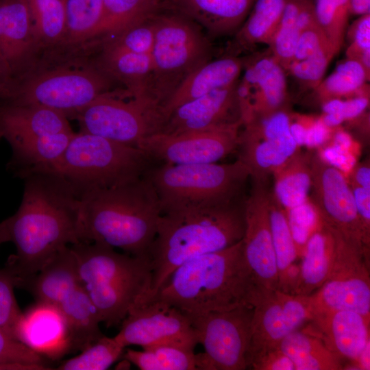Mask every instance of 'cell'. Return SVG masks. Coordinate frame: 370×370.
<instances>
[{
    "mask_svg": "<svg viewBox=\"0 0 370 370\" xmlns=\"http://www.w3.org/2000/svg\"><path fill=\"white\" fill-rule=\"evenodd\" d=\"M244 61L245 57L223 55L202 64L182 83L161 108L162 121L179 106L236 83L242 74Z\"/></svg>",
    "mask_w": 370,
    "mask_h": 370,
    "instance_id": "cb8c5ba5",
    "label": "cell"
},
{
    "mask_svg": "<svg viewBox=\"0 0 370 370\" xmlns=\"http://www.w3.org/2000/svg\"><path fill=\"white\" fill-rule=\"evenodd\" d=\"M369 353H370V343H369L356 362V369L369 370L370 369V361H369Z\"/></svg>",
    "mask_w": 370,
    "mask_h": 370,
    "instance_id": "6125c7cd",
    "label": "cell"
},
{
    "mask_svg": "<svg viewBox=\"0 0 370 370\" xmlns=\"http://www.w3.org/2000/svg\"><path fill=\"white\" fill-rule=\"evenodd\" d=\"M2 138H3L2 134H1V131H0V140H1Z\"/></svg>",
    "mask_w": 370,
    "mask_h": 370,
    "instance_id": "e7e4bbea",
    "label": "cell"
},
{
    "mask_svg": "<svg viewBox=\"0 0 370 370\" xmlns=\"http://www.w3.org/2000/svg\"><path fill=\"white\" fill-rule=\"evenodd\" d=\"M245 199L243 255L258 294L278 289V274L269 210L267 182L252 180Z\"/></svg>",
    "mask_w": 370,
    "mask_h": 370,
    "instance_id": "ac0fdd59",
    "label": "cell"
},
{
    "mask_svg": "<svg viewBox=\"0 0 370 370\" xmlns=\"http://www.w3.org/2000/svg\"><path fill=\"white\" fill-rule=\"evenodd\" d=\"M66 32L64 48L95 44L103 17V0H64Z\"/></svg>",
    "mask_w": 370,
    "mask_h": 370,
    "instance_id": "74e56055",
    "label": "cell"
},
{
    "mask_svg": "<svg viewBox=\"0 0 370 370\" xmlns=\"http://www.w3.org/2000/svg\"><path fill=\"white\" fill-rule=\"evenodd\" d=\"M326 226L333 237V257L327 280L309 296L314 314L349 310L370 318V256L359 245Z\"/></svg>",
    "mask_w": 370,
    "mask_h": 370,
    "instance_id": "7c38bea8",
    "label": "cell"
},
{
    "mask_svg": "<svg viewBox=\"0 0 370 370\" xmlns=\"http://www.w3.org/2000/svg\"><path fill=\"white\" fill-rule=\"evenodd\" d=\"M125 347L114 337L101 336L81 353L66 360L56 368L58 370H105L123 354Z\"/></svg>",
    "mask_w": 370,
    "mask_h": 370,
    "instance_id": "b9f144b4",
    "label": "cell"
},
{
    "mask_svg": "<svg viewBox=\"0 0 370 370\" xmlns=\"http://www.w3.org/2000/svg\"><path fill=\"white\" fill-rule=\"evenodd\" d=\"M268 210L278 274V290L293 294L299 272V258L285 209L269 191Z\"/></svg>",
    "mask_w": 370,
    "mask_h": 370,
    "instance_id": "4dcf8cb0",
    "label": "cell"
},
{
    "mask_svg": "<svg viewBox=\"0 0 370 370\" xmlns=\"http://www.w3.org/2000/svg\"><path fill=\"white\" fill-rule=\"evenodd\" d=\"M158 197L161 213L229 203L246 196L250 178L239 159L228 164L153 165L147 173Z\"/></svg>",
    "mask_w": 370,
    "mask_h": 370,
    "instance_id": "ba28073f",
    "label": "cell"
},
{
    "mask_svg": "<svg viewBox=\"0 0 370 370\" xmlns=\"http://www.w3.org/2000/svg\"><path fill=\"white\" fill-rule=\"evenodd\" d=\"M158 358L162 370H195V354L189 349L168 344L147 347Z\"/></svg>",
    "mask_w": 370,
    "mask_h": 370,
    "instance_id": "c3c4849f",
    "label": "cell"
},
{
    "mask_svg": "<svg viewBox=\"0 0 370 370\" xmlns=\"http://www.w3.org/2000/svg\"><path fill=\"white\" fill-rule=\"evenodd\" d=\"M257 294L241 240L185 262L151 299L164 301L185 314H199L253 304Z\"/></svg>",
    "mask_w": 370,
    "mask_h": 370,
    "instance_id": "5b68a950",
    "label": "cell"
},
{
    "mask_svg": "<svg viewBox=\"0 0 370 370\" xmlns=\"http://www.w3.org/2000/svg\"><path fill=\"white\" fill-rule=\"evenodd\" d=\"M335 128L326 126L321 116H312L306 130L304 146L310 149L321 147L330 140Z\"/></svg>",
    "mask_w": 370,
    "mask_h": 370,
    "instance_id": "11a10c76",
    "label": "cell"
},
{
    "mask_svg": "<svg viewBox=\"0 0 370 370\" xmlns=\"http://www.w3.org/2000/svg\"><path fill=\"white\" fill-rule=\"evenodd\" d=\"M238 82L179 106L164 117L157 134L176 135L243 123Z\"/></svg>",
    "mask_w": 370,
    "mask_h": 370,
    "instance_id": "44dd1931",
    "label": "cell"
},
{
    "mask_svg": "<svg viewBox=\"0 0 370 370\" xmlns=\"http://www.w3.org/2000/svg\"><path fill=\"white\" fill-rule=\"evenodd\" d=\"M286 0H256L223 55L240 56L259 45H269L279 24Z\"/></svg>",
    "mask_w": 370,
    "mask_h": 370,
    "instance_id": "f1b7e54d",
    "label": "cell"
},
{
    "mask_svg": "<svg viewBox=\"0 0 370 370\" xmlns=\"http://www.w3.org/2000/svg\"><path fill=\"white\" fill-rule=\"evenodd\" d=\"M68 328L71 351H82L103 336L92 301L79 286L59 305Z\"/></svg>",
    "mask_w": 370,
    "mask_h": 370,
    "instance_id": "836d02e7",
    "label": "cell"
},
{
    "mask_svg": "<svg viewBox=\"0 0 370 370\" xmlns=\"http://www.w3.org/2000/svg\"><path fill=\"white\" fill-rule=\"evenodd\" d=\"M256 0H171L173 9L184 14L212 37L234 35Z\"/></svg>",
    "mask_w": 370,
    "mask_h": 370,
    "instance_id": "d4e9b609",
    "label": "cell"
},
{
    "mask_svg": "<svg viewBox=\"0 0 370 370\" xmlns=\"http://www.w3.org/2000/svg\"><path fill=\"white\" fill-rule=\"evenodd\" d=\"M349 184L370 189V167L367 162L356 164L347 176Z\"/></svg>",
    "mask_w": 370,
    "mask_h": 370,
    "instance_id": "6f0895ef",
    "label": "cell"
},
{
    "mask_svg": "<svg viewBox=\"0 0 370 370\" xmlns=\"http://www.w3.org/2000/svg\"><path fill=\"white\" fill-rule=\"evenodd\" d=\"M333 251L332 233L322 221L305 245L293 295L310 296L323 285L330 271Z\"/></svg>",
    "mask_w": 370,
    "mask_h": 370,
    "instance_id": "f546056e",
    "label": "cell"
},
{
    "mask_svg": "<svg viewBox=\"0 0 370 370\" xmlns=\"http://www.w3.org/2000/svg\"><path fill=\"white\" fill-rule=\"evenodd\" d=\"M74 134L65 132L9 141L12 156L7 168L23 180L37 173L54 172Z\"/></svg>",
    "mask_w": 370,
    "mask_h": 370,
    "instance_id": "484cf974",
    "label": "cell"
},
{
    "mask_svg": "<svg viewBox=\"0 0 370 370\" xmlns=\"http://www.w3.org/2000/svg\"><path fill=\"white\" fill-rule=\"evenodd\" d=\"M114 336L125 347L143 348L156 345H173L194 351L199 343L187 316L177 308L157 299L133 306L121 322Z\"/></svg>",
    "mask_w": 370,
    "mask_h": 370,
    "instance_id": "2e32d148",
    "label": "cell"
},
{
    "mask_svg": "<svg viewBox=\"0 0 370 370\" xmlns=\"http://www.w3.org/2000/svg\"><path fill=\"white\" fill-rule=\"evenodd\" d=\"M365 241L370 247V189L349 184Z\"/></svg>",
    "mask_w": 370,
    "mask_h": 370,
    "instance_id": "f5cc1de1",
    "label": "cell"
},
{
    "mask_svg": "<svg viewBox=\"0 0 370 370\" xmlns=\"http://www.w3.org/2000/svg\"><path fill=\"white\" fill-rule=\"evenodd\" d=\"M336 54L330 48L322 49L306 59L293 62L286 72L301 84L314 90L323 79L327 68Z\"/></svg>",
    "mask_w": 370,
    "mask_h": 370,
    "instance_id": "bcb514c9",
    "label": "cell"
},
{
    "mask_svg": "<svg viewBox=\"0 0 370 370\" xmlns=\"http://www.w3.org/2000/svg\"><path fill=\"white\" fill-rule=\"evenodd\" d=\"M243 123L176 135L155 134L138 148L154 161L171 164L217 163L238 147Z\"/></svg>",
    "mask_w": 370,
    "mask_h": 370,
    "instance_id": "9a60e30c",
    "label": "cell"
},
{
    "mask_svg": "<svg viewBox=\"0 0 370 370\" xmlns=\"http://www.w3.org/2000/svg\"><path fill=\"white\" fill-rule=\"evenodd\" d=\"M16 339L43 358L56 360L71 352L69 331L58 306L38 301L18 319Z\"/></svg>",
    "mask_w": 370,
    "mask_h": 370,
    "instance_id": "7402d4cb",
    "label": "cell"
},
{
    "mask_svg": "<svg viewBox=\"0 0 370 370\" xmlns=\"http://www.w3.org/2000/svg\"><path fill=\"white\" fill-rule=\"evenodd\" d=\"M81 287L106 327L121 323L134 306L149 300L152 271L149 257L118 253L96 243L70 245Z\"/></svg>",
    "mask_w": 370,
    "mask_h": 370,
    "instance_id": "8992f818",
    "label": "cell"
},
{
    "mask_svg": "<svg viewBox=\"0 0 370 370\" xmlns=\"http://www.w3.org/2000/svg\"><path fill=\"white\" fill-rule=\"evenodd\" d=\"M345 150L352 151L354 140L352 136L340 126L336 127L332 134L330 140L328 141Z\"/></svg>",
    "mask_w": 370,
    "mask_h": 370,
    "instance_id": "680465c9",
    "label": "cell"
},
{
    "mask_svg": "<svg viewBox=\"0 0 370 370\" xmlns=\"http://www.w3.org/2000/svg\"><path fill=\"white\" fill-rule=\"evenodd\" d=\"M154 162L140 148L79 131L72 136L54 172L80 197L140 178Z\"/></svg>",
    "mask_w": 370,
    "mask_h": 370,
    "instance_id": "52a82bcc",
    "label": "cell"
},
{
    "mask_svg": "<svg viewBox=\"0 0 370 370\" xmlns=\"http://www.w3.org/2000/svg\"><path fill=\"white\" fill-rule=\"evenodd\" d=\"M92 51L81 47L43 53L12 83L1 103L43 106L74 119L84 107L112 90L114 82L92 58Z\"/></svg>",
    "mask_w": 370,
    "mask_h": 370,
    "instance_id": "277c9868",
    "label": "cell"
},
{
    "mask_svg": "<svg viewBox=\"0 0 370 370\" xmlns=\"http://www.w3.org/2000/svg\"><path fill=\"white\" fill-rule=\"evenodd\" d=\"M11 84L12 79L2 62L0 61V103L6 97Z\"/></svg>",
    "mask_w": 370,
    "mask_h": 370,
    "instance_id": "94428289",
    "label": "cell"
},
{
    "mask_svg": "<svg viewBox=\"0 0 370 370\" xmlns=\"http://www.w3.org/2000/svg\"><path fill=\"white\" fill-rule=\"evenodd\" d=\"M314 6L316 23L338 54L348 27L349 0H314Z\"/></svg>",
    "mask_w": 370,
    "mask_h": 370,
    "instance_id": "60d3db41",
    "label": "cell"
},
{
    "mask_svg": "<svg viewBox=\"0 0 370 370\" xmlns=\"http://www.w3.org/2000/svg\"><path fill=\"white\" fill-rule=\"evenodd\" d=\"M170 8L171 0H103V17L95 43Z\"/></svg>",
    "mask_w": 370,
    "mask_h": 370,
    "instance_id": "d590c367",
    "label": "cell"
},
{
    "mask_svg": "<svg viewBox=\"0 0 370 370\" xmlns=\"http://www.w3.org/2000/svg\"><path fill=\"white\" fill-rule=\"evenodd\" d=\"M123 356L127 362L135 365L141 370H162L158 358L150 349H143V351H136L128 349Z\"/></svg>",
    "mask_w": 370,
    "mask_h": 370,
    "instance_id": "9f6ffc18",
    "label": "cell"
},
{
    "mask_svg": "<svg viewBox=\"0 0 370 370\" xmlns=\"http://www.w3.org/2000/svg\"><path fill=\"white\" fill-rule=\"evenodd\" d=\"M0 369L46 370L45 358L0 329Z\"/></svg>",
    "mask_w": 370,
    "mask_h": 370,
    "instance_id": "f6af8a7d",
    "label": "cell"
},
{
    "mask_svg": "<svg viewBox=\"0 0 370 370\" xmlns=\"http://www.w3.org/2000/svg\"><path fill=\"white\" fill-rule=\"evenodd\" d=\"M23 180L19 208L7 218L16 253L5 267L14 276L16 287L62 249L85 242L81 199L66 180L55 172L32 174Z\"/></svg>",
    "mask_w": 370,
    "mask_h": 370,
    "instance_id": "6da1fadb",
    "label": "cell"
},
{
    "mask_svg": "<svg viewBox=\"0 0 370 370\" xmlns=\"http://www.w3.org/2000/svg\"><path fill=\"white\" fill-rule=\"evenodd\" d=\"M369 80V77L358 62L346 59L312 90L322 103L332 99L355 96L365 87Z\"/></svg>",
    "mask_w": 370,
    "mask_h": 370,
    "instance_id": "ab89813d",
    "label": "cell"
},
{
    "mask_svg": "<svg viewBox=\"0 0 370 370\" xmlns=\"http://www.w3.org/2000/svg\"><path fill=\"white\" fill-rule=\"evenodd\" d=\"M285 210L290 230L301 258L308 238L321 227L322 219L310 197L304 203Z\"/></svg>",
    "mask_w": 370,
    "mask_h": 370,
    "instance_id": "ee69618b",
    "label": "cell"
},
{
    "mask_svg": "<svg viewBox=\"0 0 370 370\" xmlns=\"http://www.w3.org/2000/svg\"><path fill=\"white\" fill-rule=\"evenodd\" d=\"M314 24V0H286L279 24L268 45L271 54L286 72L299 36Z\"/></svg>",
    "mask_w": 370,
    "mask_h": 370,
    "instance_id": "1f68e13d",
    "label": "cell"
},
{
    "mask_svg": "<svg viewBox=\"0 0 370 370\" xmlns=\"http://www.w3.org/2000/svg\"><path fill=\"white\" fill-rule=\"evenodd\" d=\"M154 26L147 95L162 108L192 73L211 60L212 47L201 27L173 8L157 14Z\"/></svg>",
    "mask_w": 370,
    "mask_h": 370,
    "instance_id": "9c48e42d",
    "label": "cell"
},
{
    "mask_svg": "<svg viewBox=\"0 0 370 370\" xmlns=\"http://www.w3.org/2000/svg\"><path fill=\"white\" fill-rule=\"evenodd\" d=\"M348 47L346 59L360 62L362 58L370 54V14L360 16L347 29Z\"/></svg>",
    "mask_w": 370,
    "mask_h": 370,
    "instance_id": "681fc988",
    "label": "cell"
},
{
    "mask_svg": "<svg viewBox=\"0 0 370 370\" xmlns=\"http://www.w3.org/2000/svg\"><path fill=\"white\" fill-rule=\"evenodd\" d=\"M79 286L76 257L71 246H67L17 288L29 291L38 301L58 306Z\"/></svg>",
    "mask_w": 370,
    "mask_h": 370,
    "instance_id": "4316f807",
    "label": "cell"
},
{
    "mask_svg": "<svg viewBox=\"0 0 370 370\" xmlns=\"http://www.w3.org/2000/svg\"><path fill=\"white\" fill-rule=\"evenodd\" d=\"M349 10L350 15L370 14V0H349Z\"/></svg>",
    "mask_w": 370,
    "mask_h": 370,
    "instance_id": "91938a15",
    "label": "cell"
},
{
    "mask_svg": "<svg viewBox=\"0 0 370 370\" xmlns=\"http://www.w3.org/2000/svg\"><path fill=\"white\" fill-rule=\"evenodd\" d=\"M41 55L28 0H0V61L12 83Z\"/></svg>",
    "mask_w": 370,
    "mask_h": 370,
    "instance_id": "ffe728a7",
    "label": "cell"
},
{
    "mask_svg": "<svg viewBox=\"0 0 370 370\" xmlns=\"http://www.w3.org/2000/svg\"><path fill=\"white\" fill-rule=\"evenodd\" d=\"M317 156L323 162L341 171L346 176L356 164V156L353 151L330 142L320 147Z\"/></svg>",
    "mask_w": 370,
    "mask_h": 370,
    "instance_id": "816d5d0a",
    "label": "cell"
},
{
    "mask_svg": "<svg viewBox=\"0 0 370 370\" xmlns=\"http://www.w3.org/2000/svg\"><path fill=\"white\" fill-rule=\"evenodd\" d=\"M74 119L81 132L135 147L158 133L162 123L160 107L124 88L102 94Z\"/></svg>",
    "mask_w": 370,
    "mask_h": 370,
    "instance_id": "30bf717a",
    "label": "cell"
},
{
    "mask_svg": "<svg viewBox=\"0 0 370 370\" xmlns=\"http://www.w3.org/2000/svg\"><path fill=\"white\" fill-rule=\"evenodd\" d=\"M248 369L291 332L314 317L309 296L293 295L278 289L261 293L254 299Z\"/></svg>",
    "mask_w": 370,
    "mask_h": 370,
    "instance_id": "5bb4252c",
    "label": "cell"
},
{
    "mask_svg": "<svg viewBox=\"0 0 370 370\" xmlns=\"http://www.w3.org/2000/svg\"><path fill=\"white\" fill-rule=\"evenodd\" d=\"M285 72L269 49L245 57L237 85L243 124L255 116L285 108L288 99Z\"/></svg>",
    "mask_w": 370,
    "mask_h": 370,
    "instance_id": "d6986e66",
    "label": "cell"
},
{
    "mask_svg": "<svg viewBox=\"0 0 370 370\" xmlns=\"http://www.w3.org/2000/svg\"><path fill=\"white\" fill-rule=\"evenodd\" d=\"M313 193L310 197L323 222L359 245L370 256L365 241L353 193L347 176L325 163L317 156H310Z\"/></svg>",
    "mask_w": 370,
    "mask_h": 370,
    "instance_id": "e0dca14e",
    "label": "cell"
},
{
    "mask_svg": "<svg viewBox=\"0 0 370 370\" xmlns=\"http://www.w3.org/2000/svg\"><path fill=\"white\" fill-rule=\"evenodd\" d=\"M254 370H295L293 361L278 347L269 351L253 363Z\"/></svg>",
    "mask_w": 370,
    "mask_h": 370,
    "instance_id": "db71d44e",
    "label": "cell"
},
{
    "mask_svg": "<svg viewBox=\"0 0 370 370\" xmlns=\"http://www.w3.org/2000/svg\"><path fill=\"white\" fill-rule=\"evenodd\" d=\"M0 131L8 142L34 136L72 132L69 119L36 105L0 104Z\"/></svg>",
    "mask_w": 370,
    "mask_h": 370,
    "instance_id": "83f0119b",
    "label": "cell"
},
{
    "mask_svg": "<svg viewBox=\"0 0 370 370\" xmlns=\"http://www.w3.org/2000/svg\"><path fill=\"white\" fill-rule=\"evenodd\" d=\"M15 278L5 266L0 269V329L16 339V328L22 314L14 295ZM17 341V340H16Z\"/></svg>",
    "mask_w": 370,
    "mask_h": 370,
    "instance_id": "7dc6e473",
    "label": "cell"
},
{
    "mask_svg": "<svg viewBox=\"0 0 370 370\" xmlns=\"http://www.w3.org/2000/svg\"><path fill=\"white\" fill-rule=\"evenodd\" d=\"M10 241V233L8 229V219L0 222V245L2 243Z\"/></svg>",
    "mask_w": 370,
    "mask_h": 370,
    "instance_id": "be15d7a7",
    "label": "cell"
},
{
    "mask_svg": "<svg viewBox=\"0 0 370 370\" xmlns=\"http://www.w3.org/2000/svg\"><path fill=\"white\" fill-rule=\"evenodd\" d=\"M156 15L127 27L112 38L103 40L97 47L150 54L155 38L154 17Z\"/></svg>",
    "mask_w": 370,
    "mask_h": 370,
    "instance_id": "7bdbcfd3",
    "label": "cell"
},
{
    "mask_svg": "<svg viewBox=\"0 0 370 370\" xmlns=\"http://www.w3.org/2000/svg\"><path fill=\"white\" fill-rule=\"evenodd\" d=\"M97 48L100 53L95 59L114 82L132 94L149 99L147 92L151 71L150 54Z\"/></svg>",
    "mask_w": 370,
    "mask_h": 370,
    "instance_id": "d6a6232c",
    "label": "cell"
},
{
    "mask_svg": "<svg viewBox=\"0 0 370 370\" xmlns=\"http://www.w3.org/2000/svg\"><path fill=\"white\" fill-rule=\"evenodd\" d=\"M28 2L42 54L64 48L66 32L64 0H28Z\"/></svg>",
    "mask_w": 370,
    "mask_h": 370,
    "instance_id": "f35d334b",
    "label": "cell"
},
{
    "mask_svg": "<svg viewBox=\"0 0 370 370\" xmlns=\"http://www.w3.org/2000/svg\"><path fill=\"white\" fill-rule=\"evenodd\" d=\"M84 241L149 257L161 208L147 174L114 187L80 197Z\"/></svg>",
    "mask_w": 370,
    "mask_h": 370,
    "instance_id": "3957f363",
    "label": "cell"
},
{
    "mask_svg": "<svg viewBox=\"0 0 370 370\" xmlns=\"http://www.w3.org/2000/svg\"><path fill=\"white\" fill-rule=\"evenodd\" d=\"M254 305L186 314L204 352L195 355L197 369L245 370L251 340Z\"/></svg>",
    "mask_w": 370,
    "mask_h": 370,
    "instance_id": "8fae6325",
    "label": "cell"
},
{
    "mask_svg": "<svg viewBox=\"0 0 370 370\" xmlns=\"http://www.w3.org/2000/svg\"><path fill=\"white\" fill-rule=\"evenodd\" d=\"M272 175L273 193L285 210L297 206L309 198L312 186L310 156L297 151Z\"/></svg>",
    "mask_w": 370,
    "mask_h": 370,
    "instance_id": "8d00e7d4",
    "label": "cell"
},
{
    "mask_svg": "<svg viewBox=\"0 0 370 370\" xmlns=\"http://www.w3.org/2000/svg\"><path fill=\"white\" fill-rule=\"evenodd\" d=\"M246 197L220 205L161 213L149 252L152 271L149 299L185 262L243 240Z\"/></svg>",
    "mask_w": 370,
    "mask_h": 370,
    "instance_id": "7a4b0ae2",
    "label": "cell"
},
{
    "mask_svg": "<svg viewBox=\"0 0 370 370\" xmlns=\"http://www.w3.org/2000/svg\"><path fill=\"white\" fill-rule=\"evenodd\" d=\"M294 363L295 370H339L342 360L307 326L287 335L277 347Z\"/></svg>",
    "mask_w": 370,
    "mask_h": 370,
    "instance_id": "e575fe53",
    "label": "cell"
},
{
    "mask_svg": "<svg viewBox=\"0 0 370 370\" xmlns=\"http://www.w3.org/2000/svg\"><path fill=\"white\" fill-rule=\"evenodd\" d=\"M290 113L282 108L255 116L240 132L239 157L249 169L250 179L267 182L268 177L297 151L290 132Z\"/></svg>",
    "mask_w": 370,
    "mask_h": 370,
    "instance_id": "4fadbf2b",
    "label": "cell"
},
{
    "mask_svg": "<svg viewBox=\"0 0 370 370\" xmlns=\"http://www.w3.org/2000/svg\"><path fill=\"white\" fill-rule=\"evenodd\" d=\"M326 48H330L333 51L326 37L316 23L302 32L299 36L291 63L306 59Z\"/></svg>",
    "mask_w": 370,
    "mask_h": 370,
    "instance_id": "f907efd6",
    "label": "cell"
},
{
    "mask_svg": "<svg viewBox=\"0 0 370 370\" xmlns=\"http://www.w3.org/2000/svg\"><path fill=\"white\" fill-rule=\"evenodd\" d=\"M370 318L349 310L318 312L307 327L341 360H347L343 369H356L360 354L370 343Z\"/></svg>",
    "mask_w": 370,
    "mask_h": 370,
    "instance_id": "603a6c76",
    "label": "cell"
}]
</instances>
